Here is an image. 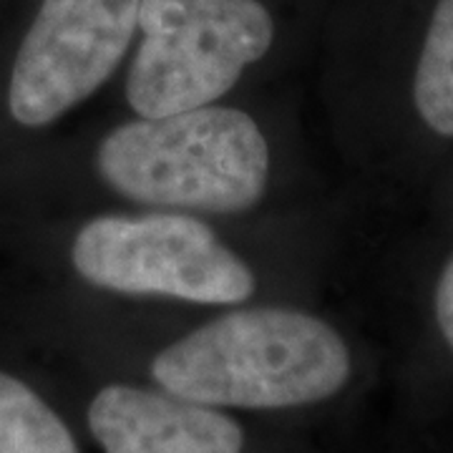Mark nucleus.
<instances>
[{"instance_id": "obj_8", "label": "nucleus", "mask_w": 453, "mask_h": 453, "mask_svg": "<svg viewBox=\"0 0 453 453\" xmlns=\"http://www.w3.org/2000/svg\"><path fill=\"white\" fill-rule=\"evenodd\" d=\"M413 101L426 127L453 139V0H438L413 79Z\"/></svg>"}, {"instance_id": "obj_5", "label": "nucleus", "mask_w": 453, "mask_h": 453, "mask_svg": "<svg viewBox=\"0 0 453 453\" xmlns=\"http://www.w3.org/2000/svg\"><path fill=\"white\" fill-rule=\"evenodd\" d=\"M142 0H43L8 86L23 127H46L79 106L113 73L136 33Z\"/></svg>"}, {"instance_id": "obj_1", "label": "nucleus", "mask_w": 453, "mask_h": 453, "mask_svg": "<svg viewBox=\"0 0 453 453\" xmlns=\"http://www.w3.org/2000/svg\"><path fill=\"white\" fill-rule=\"evenodd\" d=\"M154 383L211 408L285 411L323 403L350 380L335 327L300 310H234L187 333L151 360Z\"/></svg>"}, {"instance_id": "obj_7", "label": "nucleus", "mask_w": 453, "mask_h": 453, "mask_svg": "<svg viewBox=\"0 0 453 453\" xmlns=\"http://www.w3.org/2000/svg\"><path fill=\"white\" fill-rule=\"evenodd\" d=\"M0 453H81L64 418L31 386L3 371Z\"/></svg>"}, {"instance_id": "obj_6", "label": "nucleus", "mask_w": 453, "mask_h": 453, "mask_svg": "<svg viewBox=\"0 0 453 453\" xmlns=\"http://www.w3.org/2000/svg\"><path fill=\"white\" fill-rule=\"evenodd\" d=\"M104 453H242L244 431L222 408L166 390L109 383L86 411Z\"/></svg>"}, {"instance_id": "obj_4", "label": "nucleus", "mask_w": 453, "mask_h": 453, "mask_svg": "<svg viewBox=\"0 0 453 453\" xmlns=\"http://www.w3.org/2000/svg\"><path fill=\"white\" fill-rule=\"evenodd\" d=\"M71 259L101 290L237 305L255 292L252 270L210 226L187 214H106L79 229Z\"/></svg>"}, {"instance_id": "obj_9", "label": "nucleus", "mask_w": 453, "mask_h": 453, "mask_svg": "<svg viewBox=\"0 0 453 453\" xmlns=\"http://www.w3.org/2000/svg\"><path fill=\"white\" fill-rule=\"evenodd\" d=\"M434 308H436V320L438 327H441V335L446 340V345L453 350V257L446 262L443 273L438 277Z\"/></svg>"}, {"instance_id": "obj_3", "label": "nucleus", "mask_w": 453, "mask_h": 453, "mask_svg": "<svg viewBox=\"0 0 453 453\" xmlns=\"http://www.w3.org/2000/svg\"><path fill=\"white\" fill-rule=\"evenodd\" d=\"M127 98L142 119L210 106L275 38L259 0H142Z\"/></svg>"}, {"instance_id": "obj_2", "label": "nucleus", "mask_w": 453, "mask_h": 453, "mask_svg": "<svg viewBox=\"0 0 453 453\" xmlns=\"http://www.w3.org/2000/svg\"><path fill=\"white\" fill-rule=\"evenodd\" d=\"M96 162L127 199L217 214L252 210L270 177V149L255 119L222 106L121 124L101 142Z\"/></svg>"}]
</instances>
